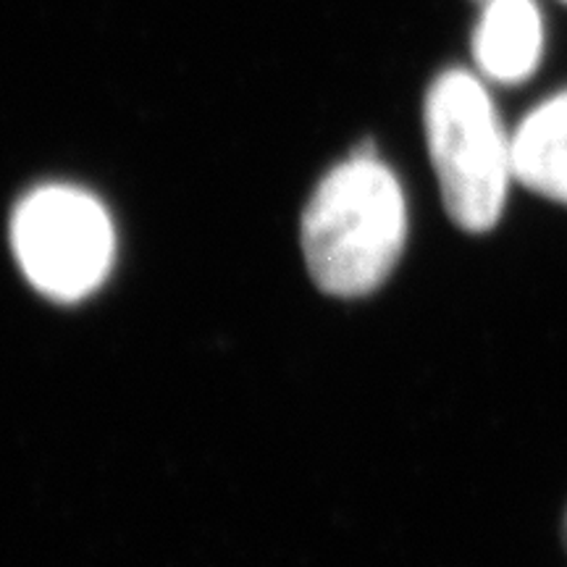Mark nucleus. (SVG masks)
I'll return each mask as SVG.
<instances>
[{
    "label": "nucleus",
    "mask_w": 567,
    "mask_h": 567,
    "mask_svg": "<svg viewBox=\"0 0 567 567\" xmlns=\"http://www.w3.org/2000/svg\"><path fill=\"white\" fill-rule=\"evenodd\" d=\"M408 239L402 184L371 151L331 168L302 210L310 279L331 297H365L389 279Z\"/></svg>",
    "instance_id": "obj_1"
},
{
    "label": "nucleus",
    "mask_w": 567,
    "mask_h": 567,
    "mask_svg": "<svg viewBox=\"0 0 567 567\" xmlns=\"http://www.w3.org/2000/svg\"><path fill=\"white\" fill-rule=\"evenodd\" d=\"M423 124L452 221L471 234L494 229L515 182L513 132L502 124L484 76L467 69L439 74L425 92Z\"/></svg>",
    "instance_id": "obj_2"
},
{
    "label": "nucleus",
    "mask_w": 567,
    "mask_h": 567,
    "mask_svg": "<svg viewBox=\"0 0 567 567\" xmlns=\"http://www.w3.org/2000/svg\"><path fill=\"white\" fill-rule=\"evenodd\" d=\"M11 247L27 281L55 302H80L109 279L116 229L87 189L45 184L21 197L11 216Z\"/></svg>",
    "instance_id": "obj_3"
},
{
    "label": "nucleus",
    "mask_w": 567,
    "mask_h": 567,
    "mask_svg": "<svg viewBox=\"0 0 567 567\" xmlns=\"http://www.w3.org/2000/svg\"><path fill=\"white\" fill-rule=\"evenodd\" d=\"M544 48L547 30L536 0H486L473 30V61L484 80L526 82L542 63Z\"/></svg>",
    "instance_id": "obj_4"
},
{
    "label": "nucleus",
    "mask_w": 567,
    "mask_h": 567,
    "mask_svg": "<svg viewBox=\"0 0 567 567\" xmlns=\"http://www.w3.org/2000/svg\"><path fill=\"white\" fill-rule=\"evenodd\" d=\"M515 182L567 205V90L523 116L513 132Z\"/></svg>",
    "instance_id": "obj_5"
},
{
    "label": "nucleus",
    "mask_w": 567,
    "mask_h": 567,
    "mask_svg": "<svg viewBox=\"0 0 567 567\" xmlns=\"http://www.w3.org/2000/svg\"><path fill=\"white\" fill-rule=\"evenodd\" d=\"M565 544H567V515H565Z\"/></svg>",
    "instance_id": "obj_6"
},
{
    "label": "nucleus",
    "mask_w": 567,
    "mask_h": 567,
    "mask_svg": "<svg viewBox=\"0 0 567 567\" xmlns=\"http://www.w3.org/2000/svg\"><path fill=\"white\" fill-rule=\"evenodd\" d=\"M565 3H567V0H565Z\"/></svg>",
    "instance_id": "obj_7"
}]
</instances>
